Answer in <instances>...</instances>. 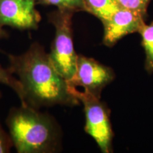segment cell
Listing matches in <instances>:
<instances>
[{"label":"cell","mask_w":153,"mask_h":153,"mask_svg":"<svg viewBox=\"0 0 153 153\" xmlns=\"http://www.w3.org/2000/svg\"><path fill=\"white\" fill-rule=\"evenodd\" d=\"M7 69L16 74L24 90L25 106L36 109L55 105L75 106L80 101L70 92L68 82L57 72L49 53L39 43L21 55H8Z\"/></svg>","instance_id":"1"},{"label":"cell","mask_w":153,"mask_h":153,"mask_svg":"<svg viewBox=\"0 0 153 153\" xmlns=\"http://www.w3.org/2000/svg\"><path fill=\"white\" fill-rule=\"evenodd\" d=\"M6 123L17 152L53 153L58 150L60 128L47 113L21 105L11 108Z\"/></svg>","instance_id":"2"},{"label":"cell","mask_w":153,"mask_h":153,"mask_svg":"<svg viewBox=\"0 0 153 153\" xmlns=\"http://www.w3.org/2000/svg\"><path fill=\"white\" fill-rule=\"evenodd\" d=\"M74 13L57 9L48 15L49 22L55 28L49 56L57 72L67 81L71 79L75 73L78 57L72 37V16Z\"/></svg>","instance_id":"3"},{"label":"cell","mask_w":153,"mask_h":153,"mask_svg":"<svg viewBox=\"0 0 153 153\" xmlns=\"http://www.w3.org/2000/svg\"><path fill=\"white\" fill-rule=\"evenodd\" d=\"M70 87V91L85 107L86 125L85 131L94 139L101 151L104 153L111 152L113 132L111 126L109 113L106 105L87 91H82L76 88Z\"/></svg>","instance_id":"4"},{"label":"cell","mask_w":153,"mask_h":153,"mask_svg":"<svg viewBox=\"0 0 153 153\" xmlns=\"http://www.w3.org/2000/svg\"><path fill=\"white\" fill-rule=\"evenodd\" d=\"M114 76L110 68L80 55L77 57L75 73L68 82L70 87H82L85 91L100 97L103 89L113 81Z\"/></svg>","instance_id":"5"},{"label":"cell","mask_w":153,"mask_h":153,"mask_svg":"<svg viewBox=\"0 0 153 153\" xmlns=\"http://www.w3.org/2000/svg\"><path fill=\"white\" fill-rule=\"evenodd\" d=\"M35 0H0V26L36 30L41 20Z\"/></svg>","instance_id":"6"},{"label":"cell","mask_w":153,"mask_h":153,"mask_svg":"<svg viewBox=\"0 0 153 153\" xmlns=\"http://www.w3.org/2000/svg\"><path fill=\"white\" fill-rule=\"evenodd\" d=\"M145 19L141 15L122 7L101 22L104 28L103 43L113 46L125 36L138 32L145 24Z\"/></svg>","instance_id":"7"},{"label":"cell","mask_w":153,"mask_h":153,"mask_svg":"<svg viewBox=\"0 0 153 153\" xmlns=\"http://www.w3.org/2000/svg\"><path fill=\"white\" fill-rule=\"evenodd\" d=\"M85 11L98 18L106 20L114 13L122 8L118 0H83Z\"/></svg>","instance_id":"8"},{"label":"cell","mask_w":153,"mask_h":153,"mask_svg":"<svg viewBox=\"0 0 153 153\" xmlns=\"http://www.w3.org/2000/svg\"><path fill=\"white\" fill-rule=\"evenodd\" d=\"M138 33L142 36V45L145 52V69L153 72V22L150 24L143 25Z\"/></svg>","instance_id":"9"},{"label":"cell","mask_w":153,"mask_h":153,"mask_svg":"<svg viewBox=\"0 0 153 153\" xmlns=\"http://www.w3.org/2000/svg\"><path fill=\"white\" fill-rule=\"evenodd\" d=\"M0 83L8 86L12 89L18 96L21 103L23 106H25L24 90L19 80L14 76V74L9 71L8 69L4 68L0 65Z\"/></svg>","instance_id":"10"},{"label":"cell","mask_w":153,"mask_h":153,"mask_svg":"<svg viewBox=\"0 0 153 153\" xmlns=\"http://www.w3.org/2000/svg\"><path fill=\"white\" fill-rule=\"evenodd\" d=\"M36 4L56 6L59 9L70 10L75 13L85 11L83 0H36Z\"/></svg>","instance_id":"11"},{"label":"cell","mask_w":153,"mask_h":153,"mask_svg":"<svg viewBox=\"0 0 153 153\" xmlns=\"http://www.w3.org/2000/svg\"><path fill=\"white\" fill-rule=\"evenodd\" d=\"M151 0H118L123 8L129 9L146 18L147 9Z\"/></svg>","instance_id":"12"},{"label":"cell","mask_w":153,"mask_h":153,"mask_svg":"<svg viewBox=\"0 0 153 153\" xmlns=\"http://www.w3.org/2000/svg\"><path fill=\"white\" fill-rule=\"evenodd\" d=\"M12 147L14 144L10 135L4 130L0 121V153L9 152Z\"/></svg>","instance_id":"13"},{"label":"cell","mask_w":153,"mask_h":153,"mask_svg":"<svg viewBox=\"0 0 153 153\" xmlns=\"http://www.w3.org/2000/svg\"><path fill=\"white\" fill-rule=\"evenodd\" d=\"M7 37H8V34H7V32L3 29L2 26H0V40Z\"/></svg>","instance_id":"14"},{"label":"cell","mask_w":153,"mask_h":153,"mask_svg":"<svg viewBox=\"0 0 153 153\" xmlns=\"http://www.w3.org/2000/svg\"><path fill=\"white\" fill-rule=\"evenodd\" d=\"M1 93L0 92V99H1Z\"/></svg>","instance_id":"15"},{"label":"cell","mask_w":153,"mask_h":153,"mask_svg":"<svg viewBox=\"0 0 153 153\" xmlns=\"http://www.w3.org/2000/svg\"><path fill=\"white\" fill-rule=\"evenodd\" d=\"M35 1H36V0H35Z\"/></svg>","instance_id":"16"}]
</instances>
